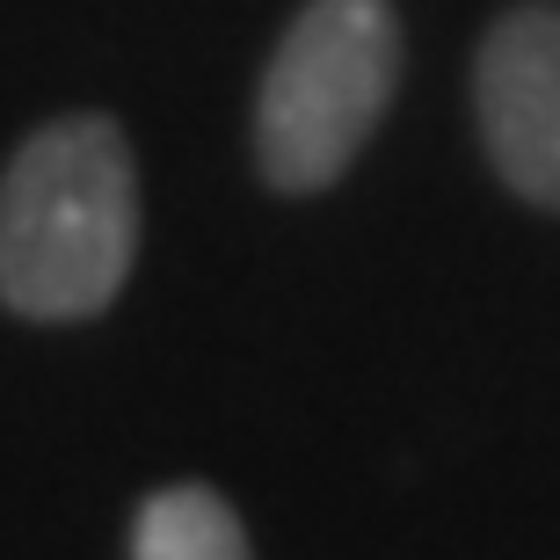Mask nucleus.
<instances>
[{
	"label": "nucleus",
	"instance_id": "1",
	"mask_svg": "<svg viewBox=\"0 0 560 560\" xmlns=\"http://www.w3.org/2000/svg\"><path fill=\"white\" fill-rule=\"evenodd\" d=\"M139 255V167L109 117H59L0 175V299L30 320H88Z\"/></svg>",
	"mask_w": 560,
	"mask_h": 560
},
{
	"label": "nucleus",
	"instance_id": "2",
	"mask_svg": "<svg viewBox=\"0 0 560 560\" xmlns=\"http://www.w3.org/2000/svg\"><path fill=\"white\" fill-rule=\"evenodd\" d=\"M400 81V22L386 0H306L255 103V161L277 189H328L364 153Z\"/></svg>",
	"mask_w": 560,
	"mask_h": 560
},
{
	"label": "nucleus",
	"instance_id": "3",
	"mask_svg": "<svg viewBox=\"0 0 560 560\" xmlns=\"http://www.w3.org/2000/svg\"><path fill=\"white\" fill-rule=\"evenodd\" d=\"M480 139L517 197L560 211V8L532 0L488 30L474 66Z\"/></svg>",
	"mask_w": 560,
	"mask_h": 560
},
{
	"label": "nucleus",
	"instance_id": "4",
	"mask_svg": "<svg viewBox=\"0 0 560 560\" xmlns=\"http://www.w3.org/2000/svg\"><path fill=\"white\" fill-rule=\"evenodd\" d=\"M131 560H255V553L233 502L219 488L183 480V488L145 495L139 524H131Z\"/></svg>",
	"mask_w": 560,
	"mask_h": 560
}]
</instances>
